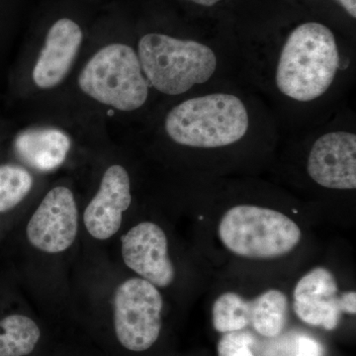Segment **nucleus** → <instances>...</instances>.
<instances>
[{
	"label": "nucleus",
	"mask_w": 356,
	"mask_h": 356,
	"mask_svg": "<svg viewBox=\"0 0 356 356\" xmlns=\"http://www.w3.org/2000/svg\"><path fill=\"white\" fill-rule=\"evenodd\" d=\"M339 65L334 33L317 22L295 28L281 51L276 86L300 102L317 99L334 83Z\"/></svg>",
	"instance_id": "obj_1"
},
{
	"label": "nucleus",
	"mask_w": 356,
	"mask_h": 356,
	"mask_svg": "<svg viewBox=\"0 0 356 356\" xmlns=\"http://www.w3.org/2000/svg\"><path fill=\"white\" fill-rule=\"evenodd\" d=\"M250 120L242 100L233 95L213 93L185 100L165 119L168 137L181 146L215 149L245 137Z\"/></svg>",
	"instance_id": "obj_2"
},
{
	"label": "nucleus",
	"mask_w": 356,
	"mask_h": 356,
	"mask_svg": "<svg viewBox=\"0 0 356 356\" xmlns=\"http://www.w3.org/2000/svg\"><path fill=\"white\" fill-rule=\"evenodd\" d=\"M143 72L159 92L179 95L209 81L217 69L214 51L206 44L163 34H147L138 46Z\"/></svg>",
	"instance_id": "obj_3"
},
{
	"label": "nucleus",
	"mask_w": 356,
	"mask_h": 356,
	"mask_svg": "<svg viewBox=\"0 0 356 356\" xmlns=\"http://www.w3.org/2000/svg\"><path fill=\"white\" fill-rule=\"evenodd\" d=\"M218 235L238 257L271 259L289 254L301 241L298 225L283 213L254 205H238L225 213Z\"/></svg>",
	"instance_id": "obj_4"
},
{
	"label": "nucleus",
	"mask_w": 356,
	"mask_h": 356,
	"mask_svg": "<svg viewBox=\"0 0 356 356\" xmlns=\"http://www.w3.org/2000/svg\"><path fill=\"white\" fill-rule=\"evenodd\" d=\"M79 86L96 102L120 111L140 108L149 96V83L138 54L124 44L100 49L84 65Z\"/></svg>",
	"instance_id": "obj_5"
},
{
	"label": "nucleus",
	"mask_w": 356,
	"mask_h": 356,
	"mask_svg": "<svg viewBox=\"0 0 356 356\" xmlns=\"http://www.w3.org/2000/svg\"><path fill=\"white\" fill-rule=\"evenodd\" d=\"M163 302L154 285L143 278H131L114 295V329L126 350L142 353L158 341Z\"/></svg>",
	"instance_id": "obj_6"
},
{
	"label": "nucleus",
	"mask_w": 356,
	"mask_h": 356,
	"mask_svg": "<svg viewBox=\"0 0 356 356\" xmlns=\"http://www.w3.org/2000/svg\"><path fill=\"white\" fill-rule=\"evenodd\" d=\"M79 231V210L74 194L67 187L48 192L32 215L26 233L33 247L48 254L65 252L74 243Z\"/></svg>",
	"instance_id": "obj_7"
},
{
	"label": "nucleus",
	"mask_w": 356,
	"mask_h": 356,
	"mask_svg": "<svg viewBox=\"0 0 356 356\" xmlns=\"http://www.w3.org/2000/svg\"><path fill=\"white\" fill-rule=\"evenodd\" d=\"M123 261L129 268L156 287L170 286L175 267L168 257L165 233L158 225L142 222L121 238Z\"/></svg>",
	"instance_id": "obj_8"
},
{
	"label": "nucleus",
	"mask_w": 356,
	"mask_h": 356,
	"mask_svg": "<svg viewBox=\"0 0 356 356\" xmlns=\"http://www.w3.org/2000/svg\"><path fill=\"white\" fill-rule=\"evenodd\" d=\"M307 170L314 181L325 188L355 189V134L332 132L318 138L309 154Z\"/></svg>",
	"instance_id": "obj_9"
},
{
	"label": "nucleus",
	"mask_w": 356,
	"mask_h": 356,
	"mask_svg": "<svg viewBox=\"0 0 356 356\" xmlns=\"http://www.w3.org/2000/svg\"><path fill=\"white\" fill-rule=\"evenodd\" d=\"M132 202L130 177L123 166L111 165L104 172L97 193L83 214L84 226L96 240L105 241L120 229L123 213Z\"/></svg>",
	"instance_id": "obj_10"
},
{
	"label": "nucleus",
	"mask_w": 356,
	"mask_h": 356,
	"mask_svg": "<svg viewBox=\"0 0 356 356\" xmlns=\"http://www.w3.org/2000/svg\"><path fill=\"white\" fill-rule=\"evenodd\" d=\"M337 283L331 271L317 267L298 281L294 290V311L306 324L332 331L341 318Z\"/></svg>",
	"instance_id": "obj_11"
},
{
	"label": "nucleus",
	"mask_w": 356,
	"mask_h": 356,
	"mask_svg": "<svg viewBox=\"0 0 356 356\" xmlns=\"http://www.w3.org/2000/svg\"><path fill=\"white\" fill-rule=\"evenodd\" d=\"M83 43V31L74 21L63 18L54 23L34 70L33 79L40 88L58 86L69 74Z\"/></svg>",
	"instance_id": "obj_12"
},
{
	"label": "nucleus",
	"mask_w": 356,
	"mask_h": 356,
	"mask_svg": "<svg viewBox=\"0 0 356 356\" xmlns=\"http://www.w3.org/2000/svg\"><path fill=\"white\" fill-rule=\"evenodd\" d=\"M70 146L69 136L55 128L28 129L14 140L20 161L39 172H51L62 165Z\"/></svg>",
	"instance_id": "obj_13"
},
{
	"label": "nucleus",
	"mask_w": 356,
	"mask_h": 356,
	"mask_svg": "<svg viewBox=\"0 0 356 356\" xmlns=\"http://www.w3.org/2000/svg\"><path fill=\"white\" fill-rule=\"evenodd\" d=\"M288 299L284 293L271 289L250 301V325L261 336L277 337L284 329Z\"/></svg>",
	"instance_id": "obj_14"
},
{
	"label": "nucleus",
	"mask_w": 356,
	"mask_h": 356,
	"mask_svg": "<svg viewBox=\"0 0 356 356\" xmlns=\"http://www.w3.org/2000/svg\"><path fill=\"white\" fill-rule=\"evenodd\" d=\"M41 330L31 318L7 316L0 321V356H27L36 348Z\"/></svg>",
	"instance_id": "obj_15"
},
{
	"label": "nucleus",
	"mask_w": 356,
	"mask_h": 356,
	"mask_svg": "<svg viewBox=\"0 0 356 356\" xmlns=\"http://www.w3.org/2000/svg\"><path fill=\"white\" fill-rule=\"evenodd\" d=\"M212 317L217 332L242 331L250 325V301L236 293H224L213 305Z\"/></svg>",
	"instance_id": "obj_16"
},
{
	"label": "nucleus",
	"mask_w": 356,
	"mask_h": 356,
	"mask_svg": "<svg viewBox=\"0 0 356 356\" xmlns=\"http://www.w3.org/2000/svg\"><path fill=\"white\" fill-rule=\"evenodd\" d=\"M31 175L20 166L0 165V213L13 209L31 191Z\"/></svg>",
	"instance_id": "obj_17"
},
{
	"label": "nucleus",
	"mask_w": 356,
	"mask_h": 356,
	"mask_svg": "<svg viewBox=\"0 0 356 356\" xmlns=\"http://www.w3.org/2000/svg\"><path fill=\"white\" fill-rule=\"evenodd\" d=\"M254 341L247 332H227L218 343V356H254L252 351Z\"/></svg>",
	"instance_id": "obj_18"
},
{
	"label": "nucleus",
	"mask_w": 356,
	"mask_h": 356,
	"mask_svg": "<svg viewBox=\"0 0 356 356\" xmlns=\"http://www.w3.org/2000/svg\"><path fill=\"white\" fill-rule=\"evenodd\" d=\"M322 348L320 344L308 337H300L298 339V353L296 356H321Z\"/></svg>",
	"instance_id": "obj_19"
},
{
	"label": "nucleus",
	"mask_w": 356,
	"mask_h": 356,
	"mask_svg": "<svg viewBox=\"0 0 356 356\" xmlns=\"http://www.w3.org/2000/svg\"><path fill=\"white\" fill-rule=\"evenodd\" d=\"M339 307L341 312L355 315L356 313V293L355 291L346 292L339 297Z\"/></svg>",
	"instance_id": "obj_20"
},
{
	"label": "nucleus",
	"mask_w": 356,
	"mask_h": 356,
	"mask_svg": "<svg viewBox=\"0 0 356 356\" xmlns=\"http://www.w3.org/2000/svg\"><path fill=\"white\" fill-rule=\"evenodd\" d=\"M351 17H356V0H337Z\"/></svg>",
	"instance_id": "obj_21"
},
{
	"label": "nucleus",
	"mask_w": 356,
	"mask_h": 356,
	"mask_svg": "<svg viewBox=\"0 0 356 356\" xmlns=\"http://www.w3.org/2000/svg\"><path fill=\"white\" fill-rule=\"evenodd\" d=\"M189 1L194 2V3L199 4V6H213L221 0H189Z\"/></svg>",
	"instance_id": "obj_22"
}]
</instances>
